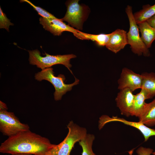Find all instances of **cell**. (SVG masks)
Masks as SVG:
<instances>
[{
  "label": "cell",
  "instance_id": "obj_8",
  "mask_svg": "<svg viewBox=\"0 0 155 155\" xmlns=\"http://www.w3.org/2000/svg\"><path fill=\"white\" fill-rule=\"evenodd\" d=\"M40 23L43 28L50 32L54 36H59L64 31L72 32L77 38L82 40V32L66 24L61 19H49L41 17L39 18Z\"/></svg>",
  "mask_w": 155,
  "mask_h": 155
},
{
  "label": "cell",
  "instance_id": "obj_22",
  "mask_svg": "<svg viewBox=\"0 0 155 155\" xmlns=\"http://www.w3.org/2000/svg\"><path fill=\"white\" fill-rule=\"evenodd\" d=\"M153 152L152 149L142 146L139 147L136 151V152L138 155H151Z\"/></svg>",
  "mask_w": 155,
  "mask_h": 155
},
{
  "label": "cell",
  "instance_id": "obj_19",
  "mask_svg": "<svg viewBox=\"0 0 155 155\" xmlns=\"http://www.w3.org/2000/svg\"><path fill=\"white\" fill-rule=\"evenodd\" d=\"M84 40H91L94 41L100 46H106L109 40L111 33L108 34H93L83 32Z\"/></svg>",
  "mask_w": 155,
  "mask_h": 155
},
{
  "label": "cell",
  "instance_id": "obj_7",
  "mask_svg": "<svg viewBox=\"0 0 155 155\" xmlns=\"http://www.w3.org/2000/svg\"><path fill=\"white\" fill-rule=\"evenodd\" d=\"M29 130V125L21 123L13 113L0 110V131L3 135L9 137Z\"/></svg>",
  "mask_w": 155,
  "mask_h": 155
},
{
  "label": "cell",
  "instance_id": "obj_21",
  "mask_svg": "<svg viewBox=\"0 0 155 155\" xmlns=\"http://www.w3.org/2000/svg\"><path fill=\"white\" fill-rule=\"evenodd\" d=\"M13 25V24L7 18L0 7V28L5 29L9 32V26Z\"/></svg>",
  "mask_w": 155,
  "mask_h": 155
},
{
  "label": "cell",
  "instance_id": "obj_3",
  "mask_svg": "<svg viewBox=\"0 0 155 155\" xmlns=\"http://www.w3.org/2000/svg\"><path fill=\"white\" fill-rule=\"evenodd\" d=\"M29 54V61L30 64L36 65L42 70L50 68L56 64H62L68 69H70L71 65L70 63V60L76 57L73 54L64 55H51L46 53L45 56H41L40 52L37 49L28 50Z\"/></svg>",
  "mask_w": 155,
  "mask_h": 155
},
{
  "label": "cell",
  "instance_id": "obj_18",
  "mask_svg": "<svg viewBox=\"0 0 155 155\" xmlns=\"http://www.w3.org/2000/svg\"><path fill=\"white\" fill-rule=\"evenodd\" d=\"M94 139L95 137L93 135L87 134L79 142V144L82 148V155H96L92 149L93 142Z\"/></svg>",
  "mask_w": 155,
  "mask_h": 155
},
{
  "label": "cell",
  "instance_id": "obj_5",
  "mask_svg": "<svg viewBox=\"0 0 155 155\" xmlns=\"http://www.w3.org/2000/svg\"><path fill=\"white\" fill-rule=\"evenodd\" d=\"M125 12L129 23V30L127 33L128 42L132 52L138 56L143 55L145 57H149L150 51L140 36L138 26L134 19L131 6L127 5Z\"/></svg>",
  "mask_w": 155,
  "mask_h": 155
},
{
  "label": "cell",
  "instance_id": "obj_23",
  "mask_svg": "<svg viewBox=\"0 0 155 155\" xmlns=\"http://www.w3.org/2000/svg\"><path fill=\"white\" fill-rule=\"evenodd\" d=\"M146 22L151 26L155 28V15Z\"/></svg>",
  "mask_w": 155,
  "mask_h": 155
},
{
  "label": "cell",
  "instance_id": "obj_6",
  "mask_svg": "<svg viewBox=\"0 0 155 155\" xmlns=\"http://www.w3.org/2000/svg\"><path fill=\"white\" fill-rule=\"evenodd\" d=\"M79 0H73L66 3L67 11L62 18L63 21L67 22L71 27L82 30L84 22L86 20L89 14V8L86 5L78 3Z\"/></svg>",
  "mask_w": 155,
  "mask_h": 155
},
{
  "label": "cell",
  "instance_id": "obj_2",
  "mask_svg": "<svg viewBox=\"0 0 155 155\" xmlns=\"http://www.w3.org/2000/svg\"><path fill=\"white\" fill-rule=\"evenodd\" d=\"M69 131L64 139L60 143L55 145L46 155H70L75 144L79 142L87 134V131L72 121L67 125Z\"/></svg>",
  "mask_w": 155,
  "mask_h": 155
},
{
  "label": "cell",
  "instance_id": "obj_20",
  "mask_svg": "<svg viewBox=\"0 0 155 155\" xmlns=\"http://www.w3.org/2000/svg\"><path fill=\"white\" fill-rule=\"evenodd\" d=\"M20 1L21 2H26L29 4L37 12L38 14L42 17L49 19L57 18L53 15L48 12L42 8L35 5L29 1L28 0H21Z\"/></svg>",
  "mask_w": 155,
  "mask_h": 155
},
{
  "label": "cell",
  "instance_id": "obj_12",
  "mask_svg": "<svg viewBox=\"0 0 155 155\" xmlns=\"http://www.w3.org/2000/svg\"><path fill=\"white\" fill-rule=\"evenodd\" d=\"M128 44L126 31L117 29L111 33L108 42L105 46L109 50L116 53Z\"/></svg>",
  "mask_w": 155,
  "mask_h": 155
},
{
  "label": "cell",
  "instance_id": "obj_16",
  "mask_svg": "<svg viewBox=\"0 0 155 155\" xmlns=\"http://www.w3.org/2000/svg\"><path fill=\"white\" fill-rule=\"evenodd\" d=\"M147 97L145 91L141 89L140 92L135 95L130 116H134L138 118L142 112L146 103L145 101Z\"/></svg>",
  "mask_w": 155,
  "mask_h": 155
},
{
  "label": "cell",
  "instance_id": "obj_4",
  "mask_svg": "<svg viewBox=\"0 0 155 155\" xmlns=\"http://www.w3.org/2000/svg\"><path fill=\"white\" fill-rule=\"evenodd\" d=\"M35 79L40 81L43 80H46L51 83L55 89L54 94V98L56 101L61 99L62 96L68 91H70L72 87L78 84L79 82V80L75 78L74 82L70 84H66L64 83L65 80V76L60 74L57 76H55L53 69L49 68L42 70L35 74Z\"/></svg>",
  "mask_w": 155,
  "mask_h": 155
},
{
  "label": "cell",
  "instance_id": "obj_1",
  "mask_svg": "<svg viewBox=\"0 0 155 155\" xmlns=\"http://www.w3.org/2000/svg\"><path fill=\"white\" fill-rule=\"evenodd\" d=\"M55 145L47 138L29 130L9 137L1 143L0 152L12 155H46Z\"/></svg>",
  "mask_w": 155,
  "mask_h": 155
},
{
  "label": "cell",
  "instance_id": "obj_10",
  "mask_svg": "<svg viewBox=\"0 0 155 155\" xmlns=\"http://www.w3.org/2000/svg\"><path fill=\"white\" fill-rule=\"evenodd\" d=\"M101 122L104 125L109 122H118L133 127L138 129L142 133L144 137L145 142L147 141L150 137L155 136V130L154 129L150 128L139 121H129L117 116H113L112 117H110L106 115H103L101 117Z\"/></svg>",
  "mask_w": 155,
  "mask_h": 155
},
{
  "label": "cell",
  "instance_id": "obj_24",
  "mask_svg": "<svg viewBox=\"0 0 155 155\" xmlns=\"http://www.w3.org/2000/svg\"><path fill=\"white\" fill-rule=\"evenodd\" d=\"M7 107L6 105L0 101V110H7Z\"/></svg>",
  "mask_w": 155,
  "mask_h": 155
},
{
  "label": "cell",
  "instance_id": "obj_26",
  "mask_svg": "<svg viewBox=\"0 0 155 155\" xmlns=\"http://www.w3.org/2000/svg\"></svg>",
  "mask_w": 155,
  "mask_h": 155
},
{
  "label": "cell",
  "instance_id": "obj_13",
  "mask_svg": "<svg viewBox=\"0 0 155 155\" xmlns=\"http://www.w3.org/2000/svg\"><path fill=\"white\" fill-rule=\"evenodd\" d=\"M138 118L139 121L148 127L155 126V98L150 103H146Z\"/></svg>",
  "mask_w": 155,
  "mask_h": 155
},
{
  "label": "cell",
  "instance_id": "obj_14",
  "mask_svg": "<svg viewBox=\"0 0 155 155\" xmlns=\"http://www.w3.org/2000/svg\"><path fill=\"white\" fill-rule=\"evenodd\" d=\"M141 33V38L147 48H150L153 42L155 40V28L151 26L147 22L138 24Z\"/></svg>",
  "mask_w": 155,
  "mask_h": 155
},
{
  "label": "cell",
  "instance_id": "obj_11",
  "mask_svg": "<svg viewBox=\"0 0 155 155\" xmlns=\"http://www.w3.org/2000/svg\"><path fill=\"white\" fill-rule=\"evenodd\" d=\"M129 89L120 90L115 99L117 106L121 114L127 117L130 116L135 95Z\"/></svg>",
  "mask_w": 155,
  "mask_h": 155
},
{
  "label": "cell",
  "instance_id": "obj_17",
  "mask_svg": "<svg viewBox=\"0 0 155 155\" xmlns=\"http://www.w3.org/2000/svg\"><path fill=\"white\" fill-rule=\"evenodd\" d=\"M155 15V4L144 5L142 9L133 14L135 20L138 25L146 22Z\"/></svg>",
  "mask_w": 155,
  "mask_h": 155
},
{
  "label": "cell",
  "instance_id": "obj_25",
  "mask_svg": "<svg viewBox=\"0 0 155 155\" xmlns=\"http://www.w3.org/2000/svg\"><path fill=\"white\" fill-rule=\"evenodd\" d=\"M32 155L30 154H17V155Z\"/></svg>",
  "mask_w": 155,
  "mask_h": 155
},
{
  "label": "cell",
  "instance_id": "obj_9",
  "mask_svg": "<svg viewBox=\"0 0 155 155\" xmlns=\"http://www.w3.org/2000/svg\"><path fill=\"white\" fill-rule=\"evenodd\" d=\"M118 88L120 90L129 89L133 92L141 89L142 83V74L136 73L127 68H123L118 81Z\"/></svg>",
  "mask_w": 155,
  "mask_h": 155
},
{
  "label": "cell",
  "instance_id": "obj_15",
  "mask_svg": "<svg viewBox=\"0 0 155 155\" xmlns=\"http://www.w3.org/2000/svg\"><path fill=\"white\" fill-rule=\"evenodd\" d=\"M141 74L142 83L141 89L146 93L148 99L152 98L155 96V73L144 72Z\"/></svg>",
  "mask_w": 155,
  "mask_h": 155
}]
</instances>
